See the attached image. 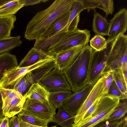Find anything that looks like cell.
<instances>
[{"mask_svg":"<svg viewBox=\"0 0 127 127\" xmlns=\"http://www.w3.org/2000/svg\"><path fill=\"white\" fill-rule=\"evenodd\" d=\"M74 0H56L48 8L37 12L28 22L24 37L29 40L42 37L53 22L69 11Z\"/></svg>","mask_w":127,"mask_h":127,"instance_id":"1","label":"cell"},{"mask_svg":"<svg viewBox=\"0 0 127 127\" xmlns=\"http://www.w3.org/2000/svg\"><path fill=\"white\" fill-rule=\"evenodd\" d=\"M93 51L88 45L86 46L73 63L63 71L73 93L81 90L87 85Z\"/></svg>","mask_w":127,"mask_h":127,"instance_id":"2","label":"cell"},{"mask_svg":"<svg viewBox=\"0 0 127 127\" xmlns=\"http://www.w3.org/2000/svg\"><path fill=\"white\" fill-rule=\"evenodd\" d=\"M109 37L106 47L100 51H93L90 63L87 84L94 85L106 72L108 59L116 37Z\"/></svg>","mask_w":127,"mask_h":127,"instance_id":"3","label":"cell"},{"mask_svg":"<svg viewBox=\"0 0 127 127\" xmlns=\"http://www.w3.org/2000/svg\"><path fill=\"white\" fill-rule=\"evenodd\" d=\"M91 36L90 31L86 29L78 28L74 31L67 32L56 43L48 49L47 55L54 57L58 53L70 48L78 46L88 45Z\"/></svg>","mask_w":127,"mask_h":127,"instance_id":"4","label":"cell"},{"mask_svg":"<svg viewBox=\"0 0 127 127\" xmlns=\"http://www.w3.org/2000/svg\"><path fill=\"white\" fill-rule=\"evenodd\" d=\"M127 66V36L121 33L116 37L107 61L106 72Z\"/></svg>","mask_w":127,"mask_h":127,"instance_id":"5","label":"cell"},{"mask_svg":"<svg viewBox=\"0 0 127 127\" xmlns=\"http://www.w3.org/2000/svg\"><path fill=\"white\" fill-rule=\"evenodd\" d=\"M56 109L50 102L44 104L27 98L22 111L48 123L52 122L53 117L56 114Z\"/></svg>","mask_w":127,"mask_h":127,"instance_id":"6","label":"cell"},{"mask_svg":"<svg viewBox=\"0 0 127 127\" xmlns=\"http://www.w3.org/2000/svg\"><path fill=\"white\" fill-rule=\"evenodd\" d=\"M49 92L71 91L70 85L63 71L56 66L38 83Z\"/></svg>","mask_w":127,"mask_h":127,"instance_id":"7","label":"cell"},{"mask_svg":"<svg viewBox=\"0 0 127 127\" xmlns=\"http://www.w3.org/2000/svg\"><path fill=\"white\" fill-rule=\"evenodd\" d=\"M120 101L119 98L116 96H104L99 99L90 116L96 118L100 122L107 120Z\"/></svg>","mask_w":127,"mask_h":127,"instance_id":"8","label":"cell"},{"mask_svg":"<svg viewBox=\"0 0 127 127\" xmlns=\"http://www.w3.org/2000/svg\"><path fill=\"white\" fill-rule=\"evenodd\" d=\"M104 83V79L102 76L94 85L86 99L75 115L74 124L80 121L85 113L93 104L105 95Z\"/></svg>","mask_w":127,"mask_h":127,"instance_id":"9","label":"cell"},{"mask_svg":"<svg viewBox=\"0 0 127 127\" xmlns=\"http://www.w3.org/2000/svg\"><path fill=\"white\" fill-rule=\"evenodd\" d=\"M42 65L39 61L30 66L21 67L18 66L9 70L4 73L0 80V89H10L23 76Z\"/></svg>","mask_w":127,"mask_h":127,"instance_id":"10","label":"cell"},{"mask_svg":"<svg viewBox=\"0 0 127 127\" xmlns=\"http://www.w3.org/2000/svg\"><path fill=\"white\" fill-rule=\"evenodd\" d=\"M94 86L87 84L81 90L72 93L64 100L62 106L72 115H75L84 103Z\"/></svg>","mask_w":127,"mask_h":127,"instance_id":"11","label":"cell"},{"mask_svg":"<svg viewBox=\"0 0 127 127\" xmlns=\"http://www.w3.org/2000/svg\"><path fill=\"white\" fill-rule=\"evenodd\" d=\"M85 46L74 47L57 54L54 57L56 66L62 71L65 70L73 63Z\"/></svg>","mask_w":127,"mask_h":127,"instance_id":"12","label":"cell"},{"mask_svg":"<svg viewBox=\"0 0 127 127\" xmlns=\"http://www.w3.org/2000/svg\"><path fill=\"white\" fill-rule=\"evenodd\" d=\"M109 29L108 36L117 37L121 33H126L127 29V10L125 8L116 13L109 23Z\"/></svg>","mask_w":127,"mask_h":127,"instance_id":"13","label":"cell"},{"mask_svg":"<svg viewBox=\"0 0 127 127\" xmlns=\"http://www.w3.org/2000/svg\"><path fill=\"white\" fill-rule=\"evenodd\" d=\"M67 32V29L65 27L53 35L46 38L41 37L37 39L33 47L47 55L49 48L58 42Z\"/></svg>","mask_w":127,"mask_h":127,"instance_id":"14","label":"cell"},{"mask_svg":"<svg viewBox=\"0 0 127 127\" xmlns=\"http://www.w3.org/2000/svg\"><path fill=\"white\" fill-rule=\"evenodd\" d=\"M49 93L38 83H34L31 85L23 96L26 99L28 98L45 104L50 102Z\"/></svg>","mask_w":127,"mask_h":127,"instance_id":"15","label":"cell"},{"mask_svg":"<svg viewBox=\"0 0 127 127\" xmlns=\"http://www.w3.org/2000/svg\"><path fill=\"white\" fill-rule=\"evenodd\" d=\"M84 10L80 0H74L69 10L70 14L65 27L67 32H72L77 28L80 13Z\"/></svg>","mask_w":127,"mask_h":127,"instance_id":"16","label":"cell"},{"mask_svg":"<svg viewBox=\"0 0 127 127\" xmlns=\"http://www.w3.org/2000/svg\"><path fill=\"white\" fill-rule=\"evenodd\" d=\"M25 100L23 96L18 97L3 105L2 109L4 117L11 118L19 113L23 110Z\"/></svg>","mask_w":127,"mask_h":127,"instance_id":"17","label":"cell"},{"mask_svg":"<svg viewBox=\"0 0 127 127\" xmlns=\"http://www.w3.org/2000/svg\"><path fill=\"white\" fill-rule=\"evenodd\" d=\"M94 16L93 23V31L96 34L108 36L109 24L106 19L94 9Z\"/></svg>","mask_w":127,"mask_h":127,"instance_id":"18","label":"cell"},{"mask_svg":"<svg viewBox=\"0 0 127 127\" xmlns=\"http://www.w3.org/2000/svg\"><path fill=\"white\" fill-rule=\"evenodd\" d=\"M75 116L62 106L58 108V112L53 116L52 122L58 124L61 127H72Z\"/></svg>","mask_w":127,"mask_h":127,"instance_id":"19","label":"cell"},{"mask_svg":"<svg viewBox=\"0 0 127 127\" xmlns=\"http://www.w3.org/2000/svg\"><path fill=\"white\" fill-rule=\"evenodd\" d=\"M69 14V11L57 18L49 27L41 37H48L54 34L63 29L67 24Z\"/></svg>","mask_w":127,"mask_h":127,"instance_id":"20","label":"cell"},{"mask_svg":"<svg viewBox=\"0 0 127 127\" xmlns=\"http://www.w3.org/2000/svg\"><path fill=\"white\" fill-rule=\"evenodd\" d=\"M48 56L33 47L22 60L18 66L23 67L32 65Z\"/></svg>","mask_w":127,"mask_h":127,"instance_id":"21","label":"cell"},{"mask_svg":"<svg viewBox=\"0 0 127 127\" xmlns=\"http://www.w3.org/2000/svg\"><path fill=\"white\" fill-rule=\"evenodd\" d=\"M16 20L15 15L0 17V39L11 37V31L14 27Z\"/></svg>","mask_w":127,"mask_h":127,"instance_id":"22","label":"cell"},{"mask_svg":"<svg viewBox=\"0 0 127 127\" xmlns=\"http://www.w3.org/2000/svg\"><path fill=\"white\" fill-rule=\"evenodd\" d=\"M18 66L16 56L9 52L0 55V80L9 70Z\"/></svg>","mask_w":127,"mask_h":127,"instance_id":"23","label":"cell"},{"mask_svg":"<svg viewBox=\"0 0 127 127\" xmlns=\"http://www.w3.org/2000/svg\"><path fill=\"white\" fill-rule=\"evenodd\" d=\"M24 6L20 0H11L0 7V17L14 15Z\"/></svg>","mask_w":127,"mask_h":127,"instance_id":"24","label":"cell"},{"mask_svg":"<svg viewBox=\"0 0 127 127\" xmlns=\"http://www.w3.org/2000/svg\"><path fill=\"white\" fill-rule=\"evenodd\" d=\"M72 93L68 91L49 92V100L56 109H58L62 106L64 100Z\"/></svg>","mask_w":127,"mask_h":127,"instance_id":"25","label":"cell"},{"mask_svg":"<svg viewBox=\"0 0 127 127\" xmlns=\"http://www.w3.org/2000/svg\"><path fill=\"white\" fill-rule=\"evenodd\" d=\"M20 38L18 36L0 39V55L20 46L22 43Z\"/></svg>","mask_w":127,"mask_h":127,"instance_id":"26","label":"cell"},{"mask_svg":"<svg viewBox=\"0 0 127 127\" xmlns=\"http://www.w3.org/2000/svg\"><path fill=\"white\" fill-rule=\"evenodd\" d=\"M107 119L109 122L123 118L127 112V99L121 100Z\"/></svg>","mask_w":127,"mask_h":127,"instance_id":"27","label":"cell"},{"mask_svg":"<svg viewBox=\"0 0 127 127\" xmlns=\"http://www.w3.org/2000/svg\"><path fill=\"white\" fill-rule=\"evenodd\" d=\"M17 117L19 120L30 124L41 127H48V123L46 122L22 111L18 113Z\"/></svg>","mask_w":127,"mask_h":127,"instance_id":"28","label":"cell"},{"mask_svg":"<svg viewBox=\"0 0 127 127\" xmlns=\"http://www.w3.org/2000/svg\"><path fill=\"white\" fill-rule=\"evenodd\" d=\"M113 71L114 80L122 92L127 96V82L125 79L121 69H117Z\"/></svg>","mask_w":127,"mask_h":127,"instance_id":"29","label":"cell"},{"mask_svg":"<svg viewBox=\"0 0 127 127\" xmlns=\"http://www.w3.org/2000/svg\"><path fill=\"white\" fill-rule=\"evenodd\" d=\"M90 41V46L95 51H100L106 46L107 40L103 36L98 34H96Z\"/></svg>","mask_w":127,"mask_h":127,"instance_id":"30","label":"cell"},{"mask_svg":"<svg viewBox=\"0 0 127 127\" xmlns=\"http://www.w3.org/2000/svg\"><path fill=\"white\" fill-rule=\"evenodd\" d=\"M0 92L2 96L3 105L16 97L23 96L18 92L12 89L1 88Z\"/></svg>","mask_w":127,"mask_h":127,"instance_id":"31","label":"cell"},{"mask_svg":"<svg viewBox=\"0 0 127 127\" xmlns=\"http://www.w3.org/2000/svg\"><path fill=\"white\" fill-rule=\"evenodd\" d=\"M105 95L116 96L120 100L127 99V96L123 94L117 85L114 80L109 87Z\"/></svg>","mask_w":127,"mask_h":127,"instance_id":"32","label":"cell"},{"mask_svg":"<svg viewBox=\"0 0 127 127\" xmlns=\"http://www.w3.org/2000/svg\"><path fill=\"white\" fill-rule=\"evenodd\" d=\"M84 9H87L89 12L91 9L98 8L101 9L99 0H80Z\"/></svg>","mask_w":127,"mask_h":127,"instance_id":"33","label":"cell"},{"mask_svg":"<svg viewBox=\"0 0 127 127\" xmlns=\"http://www.w3.org/2000/svg\"><path fill=\"white\" fill-rule=\"evenodd\" d=\"M101 9L107 16L112 14L114 10L113 1L112 0H99Z\"/></svg>","mask_w":127,"mask_h":127,"instance_id":"34","label":"cell"},{"mask_svg":"<svg viewBox=\"0 0 127 127\" xmlns=\"http://www.w3.org/2000/svg\"><path fill=\"white\" fill-rule=\"evenodd\" d=\"M102 76L104 79V86L106 94L109 87L114 80L113 71H110L106 72Z\"/></svg>","mask_w":127,"mask_h":127,"instance_id":"35","label":"cell"},{"mask_svg":"<svg viewBox=\"0 0 127 127\" xmlns=\"http://www.w3.org/2000/svg\"><path fill=\"white\" fill-rule=\"evenodd\" d=\"M22 3L24 4V6L32 5L45 2L48 0H20Z\"/></svg>","mask_w":127,"mask_h":127,"instance_id":"36","label":"cell"},{"mask_svg":"<svg viewBox=\"0 0 127 127\" xmlns=\"http://www.w3.org/2000/svg\"><path fill=\"white\" fill-rule=\"evenodd\" d=\"M99 100L96 101L88 109L84 114L81 120H84L91 115L95 109Z\"/></svg>","mask_w":127,"mask_h":127,"instance_id":"37","label":"cell"},{"mask_svg":"<svg viewBox=\"0 0 127 127\" xmlns=\"http://www.w3.org/2000/svg\"><path fill=\"white\" fill-rule=\"evenodd\" d=\"M8 127H20L19 120L17 116H14L9 120Z\"/></svg>","mask_w":127,"mask_h":127,"instance_id":"38","label":"cell"},{"mask_svg":"<svg viewBox=\"0 0 127 127\" xmlns=\"http://www.w3.org/2000/svg\"><path fill=\"white\" fill-rule=\"evenodd\" d=\"M9 120V118L6 117L0 119V127H8Z\"/></svg>","mask_w":127,"mask_h":127,"instance_id":"39","label":"cell"},{"mask_svg":"<svg viewBox=\"0 0 127 127\" xmlns=\"http://www.w3.org/2000/svg\"><path fill=\"white\" fill-rule=\"evenodd\" d=\"M109 123V122L107 120L99 123L93 127H108Z\"/></svg>","mask_w":127,"mask_h":127,"instance_id":"40","label":"cell"},{"mask_svg":"<svg viewBox=\"0 0 127 127\" xmlns=\"http://www.w3.org/2000/svg\"><path fill=\"white\" fill-rule=\"evenodd\" d=\"M19 120L20 127H41L31 125Z\"/></svg>","mask_w":127,"mask_h":127,"instance_id":"41","label":"cell"},{"mask_svg":"<svg viewBox=\"0 0 127 127\" xmlns=\"http://www.w3.org/2000/svg\"><path fill=\"white\" fill-rule=\"evenodd\" d=\"M121 69L126 81L127 82V66L122 67Z\"/></svg>","mask_w":127,"mask_h":127,"instance_id":"42","label":"cell"},{"mask_svg":"<svg viewBox=\"0 0 127 127\" xmlns=\"http://www.w3.org/2000/svg\"><path fill=\"white\" fill-rule=\"evenodd\" d=\"M2 106L3 103L0 105V119L5 117L3 114V110L2 109Z\"/></svg>","mask_w":127,"mask_h":127,"instance_id":"43","label":"cell"},{"mask_svg":"<svg viewBox=\"0 0 127 127\" xmlns=\"http://www.w3.org/2000/svg\"><path fill=\"white\" fill-rule=\"evenodd\" d=\"M11 0H0V7Z\"/></svg>","mask_w":127,"mask_h":127,"instance_id":"44","label":"cell"},{"mask_svg":"<svg viewBox=\"0 0 127 127\" xmlns=\"http://www.w3.org/2000/svg\"><path fill=\"white\" fill-rule=\"evenodd\" d=\"M122 127H127V119L125 118L124 119L123 125Z\"/></svg>","mask_w":127,"mask_h":127,"instance_id":"45","label":"cell"},{"mask_svg":"<svg viewBox=\"0 0 127 127\" xmlns=\"http://www.w3.org/2000/svg\"><path fill=\"white\" fill-rule=\"evenodd\" d=\"M2 103H3V101L2 98L1 94L0 92V105Z\"/></svg>","mask_w":127,"mask_h":127,"instance_id":"46","label":"cell"},{"mask_svg":"<svg viewBox=\"0 0 127 127\" xmlns=\"http://www.w3.org/2000/svg\"><path fill=\"white\" fill-rule=\"evenodd\" d=\"M51 127H57L56 126H53Z\"/></svg>","mask_w":127,"mask_h":127,"instance_id":"47","label":"cell"}]
</instances>
